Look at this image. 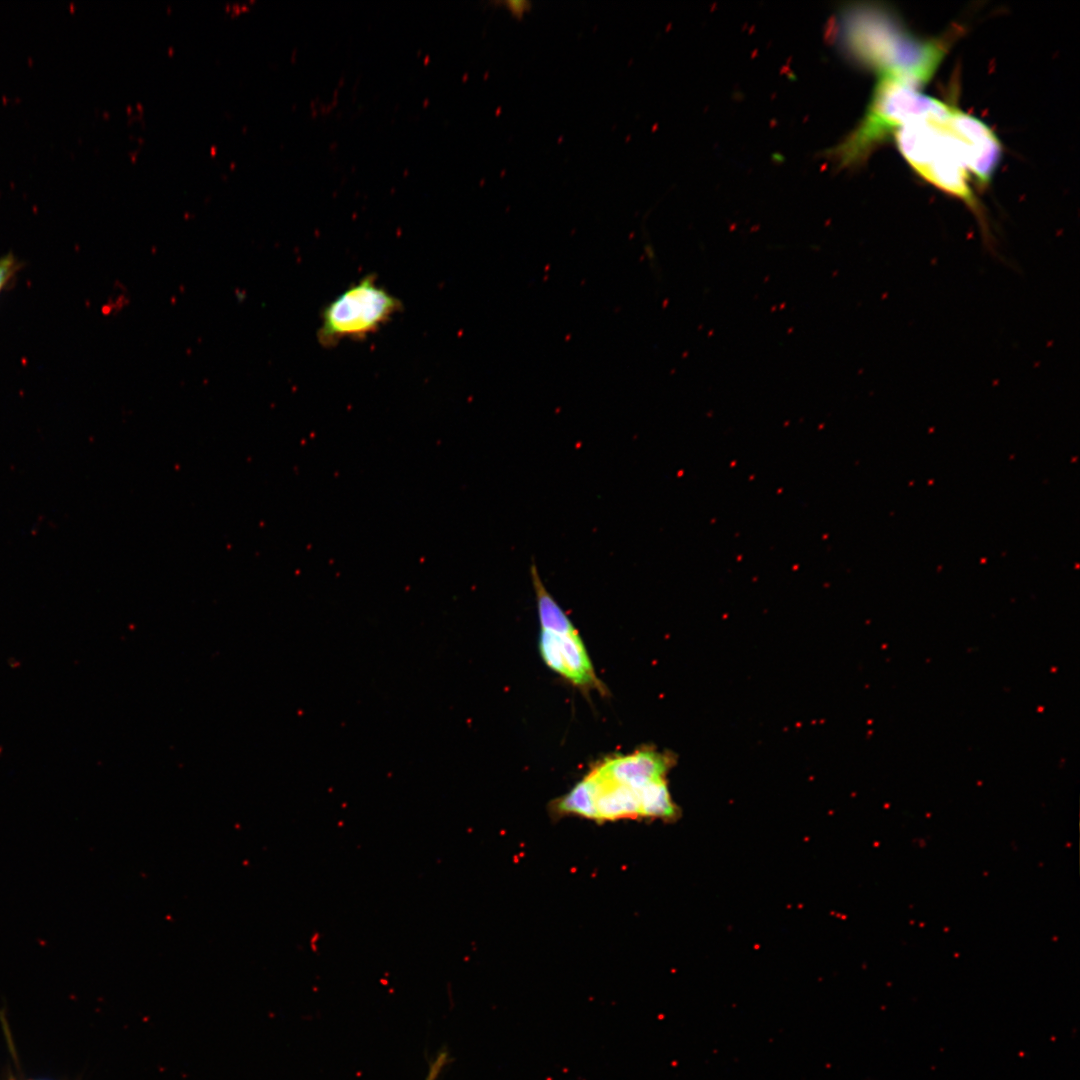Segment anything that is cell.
Returning a JSON list of instances; mask_svg holds the SVG:
<instances>
[{"mask_svg":"<svg viewBox=\"0 0 1080 1080\" xmlns=\"http://www.w3.org/2000/svg\"><path fill=\"white\" fill-rule=\"evenodd\" d=\"M841 38L848 53L879 76L895 77L917 88L933 77L945 55L943 42L914 36L894 13L873 5L844 12Z\"/></svg>","mask_w":1080,"mask_h":1080,"instance_id":"1","label":"cell"},{"mask_svg":"<svg viewBox=\"0 0 1080 1080\" xmlns=\"http://www.w3.org/2000/svg\"><path fill=\"white\" fill-rule=\"evenodd\" d=\"M954 109L900 79L879 76L864 118L834 149L833 157L841 166L857 164L905 124L917 120L944 122Z\"/></svg>","mask_w":1080,"mask_h":1080,"instance_id":"2","label":"cell"},{"mask_svg":"<svg viewBox=\"0 0 1080 1080\" xmlns=\"http://www.w3.org/2000/svg\"><path fill=\"white\" fill-rule=\"evenodd\" d=\"M945 121L917 120L905 124L894 135L897 147L923 179L968 206L977 216L985 242L992 243L983 210L968 184L962 147Z\"/></svg>","mask_w":1080,"mask_h":1080,"instance_id":"3","label":"cell"},{"mask_svg":"<svg viewBox=\"0 0 1080 1080\" xmlns=\"http://www.w3.org/2000/svg\"><path fill=\"white\" fill-rule=\"evenodd\" d=\"M400 300L366 275L331 300L321 312L319 343L331 347L344 339H362L389 322L401 309Z\"/></svg>","mask_w":1080,"mask_h":1080,"instance_id":"4","label":"cell"},{"mask_svg":"<svg viewBox=\"0 0 1080 1080\" xmlns=\"http://www.w3.org/2000/svg\"><path fill=\"white\" fill-rule=\"evenodd\" d=\"M945 124L962 147L967 171L974 175L979 185L988 184L1001 159L998 137L984 122L956 108Z\"/></svg>","mask_w":1080,"mask_h":1080,"instance_id":"5","label":"cell"},{"mask_svg":"<svg viewBox=\"0 0 1080 1080\" xmlns=\"http://www.w3.org/2000/svg\"><path fill=\"white\" fill-rule=\"evenodd\" d=\"M673 761L671 755L645 749L607 759L594 770L615 783L640 789L652 781L665 778Z\"/></svg>","mask_w":1080,"mask_h":1080,"instance_id":"6","label":"cell"},{"mask_svg":"<svg viewBox=\"0 0 1080 1080\" xmlns=\"http://www.w3.org/2000/svg\"><path fill=\"white\" fill-rule=\"evenodd\" d=\"M556 635L560 654L557 673L579 687L601 688L578 633Z\"/></svg>","mask_w":1080,"mask_h":1080,"instance_id":"7","label":"cell"},{"mask_svg":"<svg viewBox=\"0 0 1080 1080\" xmlns=\"http://www.w3.org/2000/svg\"><path fill=\"white\" fill-rule=\"evenodd\" d=\"M530 576L542 629L559 634L577 632L567 614L547 590L534 562L530 565Z\"/></svg>","mask_w":1080,"mask_h":1080,"instance_id":"8","label":"cell"},{"mask_svg":"<svg viewBox=\"0 0 1080 1080\" xmlns=\"http://www.w3.org/2000/svg\"><path fill=\"white\" fill-rule=\"evenodd\" d=\"M678 807L672 800L665 778L648 783L640 789V817L673 820Z\"/></svg>","mask_w":1080,"mask_h":1080,"instance_id":"9","label":"cell"},{"mask_svg":"<svg viewBox=\"0 0 1080 1080\" xmlns=\"http://www.w3.org/2000/svg\"><path fill=\"white\" fill-rule=\"evenodd\" d=\"M553 808L560 815H574L594 820V799L589 780L584 777L570 792L556 800Z\"/></svg>","mask_w":1080,"mask_h":1080,"instance_id":"10","label":"cell"},{"mask_svg":"<svg viewBox=\"0 0 1080 1080\" xmlns=\"http://www.w3.org/2000/svg\"><path fill=\"white\" fill-rule=\"evenodd\" d=\"M20 264L21 263L12 253H8L0 258V293L20 269Z\"/></svg>","mask_w":1080,"mask_h":1080,"instance_id":"11","label":"cell"},{"mask_svg":"<svg viewBox=\"0 0 1080 1080\" xmlns=\"http://www.w3.org/2000/svg\"><path fill=\"white\" fill-rule=\"evenodd\" d=\"M450 1055L446 1048L438 1051L429 1066V1072L425 1080H437L443 1069L449 1063Z\"/></svg>","mask_w":1080,"mask_h":1080,"instance_id":"12","label":"cell"},{"mask_svg":"<svg viewBox=\"0 0 1080 1080\" xmlns=\"http://www.w3.org/2000/svg\"><path fill=\"white\" fill-rule=\"evenodd\" d=\"M507 8L511 11L512 15L521 17L523 13L530 8V2L527 1H507L505 2Z\"/></svg>","mask_w":1080,"mask_h":1080,"instance_id":"13","label":"cell"},{"mask_svg":"<svg viewBox=\"0 0 1080 1080\" xmlns=\"http://www.w3.org/2000/svg\"><path fill=\"white\" fill-rule=\"evenodd\" d=\"M29 1080H47V1079H29Z\"/></svg>","mask_w":1080,"mask_h":1080,"instance_id":"14","label":"cell"},{"mask_svg":"<svg viewBox=\"0 0 1080 1080\" xmlns=\"http://www.w3.org/2000/svg\"><path fill=\"white\" fill-rule=\"evenodd\" d=\"M12 1080V1079H11Z\"/></svg>","mask_w":1080,"mask_h":1080,"instance_id":"15","label":"cell"}]
</instances>
